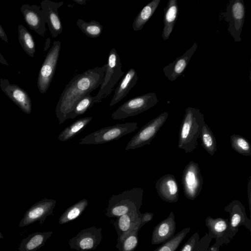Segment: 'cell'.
<instances>
[{
  "instance_id": "6da1fadb",
  "label": "cell",
  "mask_w": 251,
  "mask_h": 251,
  "mask_svg": "<svg viewBox=\"0 0 251 251\" xmlns=\"http://www.w3.org/2000/svg\"><path fill=\"white\" fill-rule=\"evenodd\" d=\"M106 64L96 67L74 76L65 86L55 108L59 124L68 119L78 101L100 86Z\"/></svg>"
},
{
  "instance_id": "7a4b0ae2",
  "label": "cell",
  "mask_w": 251,
  "mask_h": 251,
  "mask_svg": "<svg viewBox=\"0 0 251 251\" xmlns=\"http://www.w3.org/2000/svg\"><path fill=\"white\" fill-rule=\"evenodd\" d=\"M204 123V115L199 109L186 108L180 127L178 147L186 153L191 152L197 148V140Z\"/></svg>"
},
{
  "instance_id": "3957f363",
  "label": "cell",
  "mask_w": 251,
  "mask_h": 251,
  "mask_svg": "<svg viewBox=\"0 0 251 251\" xmlns=\"http://www.w3.org/2000/svg\"><path fill=\"white\" fill-rule=\"evenodd\" d=\"M143 189L134 188L109 199L105 214L110 218L118 217L131 212H140L142 204Z\"/></svg>"
},
{
  "instance_id": "277c9868",
  "label": "cell",
  "mask_w": 251,
  "mask_h": 251,
  "mask_svg": "<svg viewBox=\"0 0 251 251\" xmlns=\"http://www.w3.org/2000/svg\"><path fill=\"white\" fill-rule=\"evenodd\" d=\"M137 128V123L118 124L103 127L80 139L78 144L98 145L116 140Z\"/></svg>"
},
{
  "instance_id": "5b68a950",
  "label": "cell",
  "mask_w": 251,
  "mask_h": 251,
  "mask_svg": "<svg viewBox=\"0 0 251 251\" xmlns=\"http://www.w3.org/2000/svg\"><path fill=\"white\" fill-rule=\"evenodd\" d=\"M106 64V69L100 89L95 96L96 103L100 102L110 95L115 85L124 75V72L122 70L120 57L115 48L109 51Z\"/></svg>"
},
{
  "instance_id": "8992f818",
  "label": "cell",
  "mask_w": 251,
  "mask_h": 251,
  "mask_svg": "<svg viewBox=\"0 0 251 251\" xmlns=\"http://www.w3.org/2000/svg\"><path fill=\"white\" fill-rule=\"evenodd\" d=\"M158 102L154 93H148L131 98L120 105L112 114L111 118L113 120H123L150 109Z\"/></svg>"
},
{
  "instance_id": "52a82bcc",
  "label": "cell",
  "mask_w": 251,
  "mask_h": 251,
  "mask_svg": "<svg viewBox=\"0 0 251 251\" xmlns=\"http://www.w3.org/2000/svg\"><path fill=\"white\" fill-rule=\"evenodd\" d=\"M61 50L60 41H54L45 57L37 78V87L41 94L46 93L53 79Z\"/></svg>"
},
{
  "instance_id": "ba28073f",
  "label": "cell",
  "mask_w": 251,
  "mask_h": 251,
  "mask_svg": "<svg viewBox=\"0 0 251 251\" xmlns=\"http://www.w3.org/2000/svg\"><path fill=\"white\" fill-rule=\"evenodd\" d=\"M222 16L229 22L227 30L235 42H239L245 18V8L243 0H230Z\"/></svg>"
},
{
  "instance_id": "9c48e42d",
  "label": "cell",
  "mask_w": 251,
  "mask_h": 251,
  "mask_svg": "<svg viewBox=\"0 0 251 251\" xmlns=\"http://www.w3.org/2000/svg\"><path fill=\"white\" fill-rule=\"evenodd\" d=\"M168 113L164 112L144 126L128 142L126 150H133L150 145L166 122Z\"/></svg>"
},
{
  "instance_id": "30bf717a",
  "label": "cell",
  "mask_w": 251,
  "mask_h": 251,
  "mask_svg": "<svg viewBox=\"0 0 251 251\" xmlns=\"http://www.w3.org/2000/svg\"><path fill=\"white\" fill-rule=\"evenodd\" d=\"M181 182L186 198L195 200L201 191L203 179L198 163L190 161L183 171Z\"/></svg>"
},
{
  "instance_id": "8fae6325",
  "label": "cell",
  "mask_w": 251,
  "mask_h": 251,
  "mask_svg": "<svg viewBox=\"0 0 251 251\" xmlns=\"http://www.w3.org/2000/svg\"><path fill=\"white\" fill-rule=\"evenodd\" d=\"M224 210L229 214L227 234L231 240L241 226H244L251 232V220L248 218L245 208L241 201L235 200L227 204Z\"/></svg>"
},
{
  "instance_id": "7c38bea8",
  "label": "cell",
  "mask_w": 251,
  "mask_h": 251,
  "mask_svg": "<svg viewBox=\"0 0 251 251\" xmlns=\"http://www.w3.org/2000/svg\"><path fill=\"white\" fill-rule=\"evenodd\" d=\"M102 238L101 228L91 226L79 231L68 243L70 248L77 251L93 250L100 244Z\"/></svg>"
},
{
  "instance_id": "4fadbf2b",
  "label": "cell",
  "mask_w": 251,
  "mask_h": 251,
  "mask_svg": "<svg viewBox=\"0 0 251 251\" xmlns=\"http://www.w3.org/2000/svg\"><path fill=\"white\" fill-rule=\"evenodd\" d=\"M56 203L54 200L47 198L36 202L25 212L19 226L23 227L37 221L42 225L52 214Z\"/></svg>"
},
{
  "instance_id": "5bb4252c",
  "label": "cell",
  "mask_w": 251,
  "mask_h": 251,
  "mask_svg": "<svg viewBox=\"0 0 251 251\" xmlns=\"http://www.w3.org/2000/svg\"><path fill=\"white\" fill-rule=\"evenodd\" d=\"M20 10L29 28L39 35L44 37L46 31V18L41 6L24 4L21 6Z\"/></svg>"
},
{
  "instance_id": "9a60e30c",
  "label": "cell",
  "mask_w": 251,
  "mask_h": 251,
  "mask_svg": "<svg viewBox=\"0 0 251 251\" xmlns=\"http://www.w3.org/2000/svg\"><path fill=\"white\" fill-rule=\"evenodd\" d=\"M1 90L25 113L31 112V100L27 92L16 84L10 83L6 78L0 79Z\"/></svg>"
},
{
  "instance_id": "2e32d148",
  "label": "cell",
  "mask_w": 251,
  "mask_h": 251,
  "mask_svg": "<svg viewBox=\"0 0 251 251\" xmlns=\"http://www.w3.org/2000/svg\"><path fill=\"white\" fill-rule=\"evenodd\" d=\"M63 4V2H54L50 0H43L41 2L42 10L45 12L46 24L51 36L56 37L61 34L63 27L59 16L58 9Z\"/></svg>"
},
{
  "instance_id": "e0dca14e",
  "label": "cell",
  "mask_w": 251,
  "mask_h": 251,
  "mask_svg": "<svg viewBox=\"0 0 251 251\" xmlns=\"http://www.w3.org/2000/svg\"><path fill=\"white\" fill-rule=\"evenodd\" d=\"M155 188L160 198L168 202H176L178 200L179 189L174 176L167 174L157 180Z\"/></svg>"
},
{
  "instance_id": "ac0fdd59",
  "label": "cell",
  "mask_w": 251,
  "mask_h": 251,
  "mask_svg": "<svg viewBox=\"0 0 251 251\" xmlns=\"http://www.w3.org/2000/svg\"><path fill=\"white\" fill-rule=\"evenodd\" d=\"M197 47V43L195 42L183 55L164 67L163 71L169 80L174 81L183 74Z\"/></svg>"
},
{
  "instance_id": "d6986e66",
  "label": "cell",
  "mask_w": 251,
  "mask_h": 251,
  "mask_svg": "<svg viewBox=\"0 0 251 251\" xmlns=\"http://www.w3.org/2000/svg\"><path fill=\"white\" fill-rule=\"evenodd\" d=\"M176 230V223L173 212L154 227L151 237V244H162L171 239Z\"/></svg>"
},
{
  "instance_id": "ffe728a7",
  "label": "cell",
  "mask_w": 251,
  "mask_h": 251,
  "mask_svg": "<svg viewBox=\"0 0 251 251\" xmlns=\"http://www.w3.org/2000/svg\"><path fill=\"white\" fill-rule=\"evenodd\" d=\"M140 211L129 212L116 217V220L112 222L118 234L117 242L135 227L139 226L140 228Z\"/></svg>"
},
{
  "instance_id": "44dd1931",
  "label": "cell",
  "mask_w": 251,
  "mask_h": 251,
  "mask_svg": "<svg viewBox=\"0 0 251 251\" xmlns=\"http://www.w3.org/2000/svg\"><path fill=\"white\" fill-rule=\"evenodd\" d=\"M138 79L136 70L133 68L129 69L117 87L109 106L114 105L125 97L136 84Z\"/></svg>"
},
{
  "instance_id": "7402d4cb",
  "label": "cell",
  "mask_w": 251,
  "mask_h": 251,
  "mask_svg": "<svg viewBox=\"0 0 251 251\" xmlns=\"http://www.w3.org/2000/svg\"><path fill=\"white\" fill-rule=\"evenodd\" d=\"M53 232L37 231L29 234L21 241L19 251H36L43 246L46 241L51 237Z\"/></svg>"
},
{
  "instance_id": "603a6c76",
  "label": "cell",
  "mask_w": 251,
  "mask_h": 251,
  "mask_svg": "<svg viewBox=\"0 0 251 251\" xmlns=\"http://www.w3.org/2000/svg\"><path fill=\"white\" fill-rule=\"evenodd\" d=\"M164 27L162 37L164 40L170 37L178 14V6L176 0H169L164 9Z\"/></svg>"
},
{
  "instance_id": "cb8c5ba5",
  "label": "cell",
  "mask_w": 251,
  "mask_h": 251,
  "mask_svg": "<svg viewBox=\"0 0 251 251\" xmlns=\"http://www.w3.org/2000/svg\"><path fill=\"white\" fill-rule=\"evenodd\" d=\"M205 223L208 229V235L212 239L215 238L216 240L225 237L229 238L227 234L228 219L222 218H213L209 216L206 218Z\"/></svg>"
},
{
  "instance_id": "d4e9b609",
  "label": "cell",
  "mask_w": 251,
  "mask_h": 251,
  "mask_svg": "<svg viewBox=\"0 0 251 251\" xmlns=\"http://www.w3.org/2000/svg\"><path fill=\"white\" fill-rule=\"evenodd\" d=\"M212 240L207 233L200 239L199 232H196L189 238L180 251H209Z\"/></svg>"
},
{
  "instance_id": "484cf974",
  "label": "cell",
  "mask_w": 251,
  "mask_h": 251,
  "mask_svg": "<svg viewBox=\"0 0 251 251\" xmlns=\"http://www.w3.org/2000/svg\"><path fill=\"white\" fill-rule=\"evenodd\" d=\"M161 0H153L140 11L134 19L132 28L134 31L141 30L157 9Z\"/></svg>"
},
{
  "instance_id": "4316f807",
  "label": "cell",
  "mask_w": 251,
  "mask_h": 251,
  "mask_svg": "<svg viewBox=\"0 0 251 251\" xmlns=\"http://www.w3.org/2000/svg\"><path fill=\"white\" fill-rule=\"evenodd\" d=\"M92 120V117H87L76 120L61 132L58 139L61 142L71 139L84 129Z\"/></svg>"
},
{
  "instance_id": "83f0119b",
  "label": "cell",
  "mask_w": 251,
  "mask_h": 251,
  "mask_svg": "<svg viewBox=\"0 0 251 251\" xmlns=\"http://www.w3.org/2000/svg\"><path fill=\"white\" fill-rule=\"evenodd\" d=\"M88 205V200L82 199L70 206L60 217L59 223L63 225L75 220L81 215Z\"/></svg>"
},
{
  "instance_id": "f1b7e54d",
  "label": "cell",
  "mask_w": 251,
  "mask_h": 251,
  "mask_svg": "<svg viewBox=\"0 0 251 251\" xmlns=\"http://www.w3.org/2000/svg\"><path fill=\"white\" fill-rule=\"evenodd\" d=\"M18 40L24 51L29 56L34 57L35 44L31 33L22 25L18 26Z\"/></svg>"
},
{
  "instance_id": "f546056e",
  "label": "cell",
  "mask_w": 251,
  "mask_h": 251,
  "mask_svg": "<svg viewBox=\"0 0 251 251\" xmlns=\"http://www.w3.org/2000/svg\"><path fill=\"white\" fill-rule=\"evenodd\" d=\"M140 229L139 226L135 227L118 242L116 248L119 251H134L138 244V234Z\"/></svg>"
},
{
  "instance_id": "4dcf8cb0",
  "label": "cell",
  "mask_w": 251,
  "mask_h": 251,
  "mask_svg": "<svg viewBox=\"0 0 251 251\" xmlns=\"http://www.w3.org/2000/svg\"><path fill=\"white\" fill-rule=\"evenodd\" d=\"M201 146L211 156H213L217 151L216 138L205 123H204L201 135Z\"/></svg>"
},
{
  "instance_id": "1f68e13d",
  "label": "cell",
  "mask_w": 251,
  "mask_h": 251,
  "mask_svg": "<svg viewBox=\"0 0 251 251\" xmlns=\"http://www.w3.org/2000/svg\"><path fill=\"white\" fill-rule=\"evenodd\" d=\"M76 25L87 36L92 38L99 37L103 29L102 25L95 20L87 22L79 19L76 21Z\"/></svg>"
},
{
  "instance_id": "d6a6232c",
  "label": "cell",
  "mask_w": 251,
  "mask_h": 251,
  "mask_svg": "<svg viewBox=\"0 0 251 251\" xmlns=\"http://www.w3.org/2000/svg\"><path fill=\"white\" fill-rule=\"evenodd\" d=\"M190 230V227L183 228L153 251H176Z\"/></svg>"
},
{
  "instance_id": "836d02e7",
  "label": "cell",
  "mask_w": 251,
  "mask_h": 251,
  "mask_svg": "<svg viewBox=\"0 0 251 251\" xmlns=\"http://www.w3.org/2000/svg\"><path fill=\"white\" fill-rule=\"evenodd\" d=\"M230 140L232 148L237 152L245 156L251 155V146L246 138L240 135L232 134Z\"/></svg>"
},
{
  "instance_id": "e575fe53",
  "label": "cell",
  "mask_w": 251,
  "mask_h": 251,
  "mask_svg": "<svg viewBox=\"0 0 251 251\" xmlns=\"http://www.w3.org/2000/svg\"><path fill=\"white\" fill-rule=\"evenodd\" d=\"M95 103V97H92L90 94L85 95L76 103L73 110L69 115L68 119H74L76 116L84 114Z\"/></svg>"
},
{
  "instance_id": "d590c367",
  "label": "cell",
  "mask_w": 251,
  "mask_h": 251,
  "mask_svg": "<svg viewBox=\"0 0 251 251\" xmlns=\"http://www.w3.org/2000/svg\"><path fill=\"white\" fill-rule=\"evenodd\" d=\"M230 240L227 237L216 239V242L210 248L209 251H220V248L224 244H227Z\"/></svg>"
},
{
  "instance_id": "8d00e7d4",
  "label": "cell",
  "mask_w": 251,
  "mask_h": 251,
  "mask_svg": "<svg viewBox=\"0 0 251 251\" xmlns=\"http://www.w3.org/2000/svg\"><path fill=\"white\" fill-rule=\"evenodd\" d=\"M141 218V223L140 225V228L146 224L151 221L153 217V214L151 212H146L140 214Z\"/></svg>"
},
{
  "instance_id": "74e56055",
  "label": "cell",
  "mask_w": 251,
  "mask_h": 251,
  "mask_svg": "<svg viewBox=\"0 0 251 251\" xmlns=\"http://www.w3.org/2000/svg\"><path fill=\"white\" fill-rule=\"evenodd\" d=\"M0 38L7 44L9 43L8 37L2 26L0 24Z\"/></svg>"
},
{
  "instance_id": "f35d334b",
  "label": "cell",
  "mask_w": 251,
  "mask_h": 251,
  "mask_svg": "<svg viewBox=\"0 0 251 251\" xmlns=\"http://www.w3.org/2000/svg\"><path fill=\"white\" fill-rule=\"evenodd\" d=\"M0 63H2V64H4L6 66H8L9 64L7 63V62L6 61V60L4 59V58L3 57L1 53L0 52Z\"/></svg>"
},
{
  "instance_id": "ab89813d",
  "label": "cell",
  "mask_w": 251,
  "mask_h": 251,
  "mask_svg": "<svg viewBox=\"0 0 251 251\" xmlns=\"http://www.w3.org/2000/svg\"><path fill=\"white\" fill-rule=\"evenodd\" d=\"M50 38H48L46 41L44 50H47L49 48V47H50Z\"/></svg>"
},
{
  "instance_id": "60d3db41",
  "label": "cell",
  "mask_w": 251,
  "mask_h": 251,
  "mask_svg": "<svg viewBox=\"0 0 251 251\" xmlns=\"http://www.w3.org/2000/svg\"><path fill=\"white\" fill-rule=\"evenodd\" d=\"M75 2L80 5H84L86 3V0H73Z\"/></svg>"
},
{
  "instance_id": "b9f144b4",
  "label": "cell",
  "mask_w": 251,
  "mask_h": 251,
  "mask_svg": "<svg viewBox=\"0 0 251 251\" xmlns=\"http://www.w3.org/2000/svg\"><path fill=\"white\" fill-rule=\"evenodd\" d=\"M3 236L2 234V233H1V232L0 231V239H3Z\"/></svg>"
}]
</instances>
